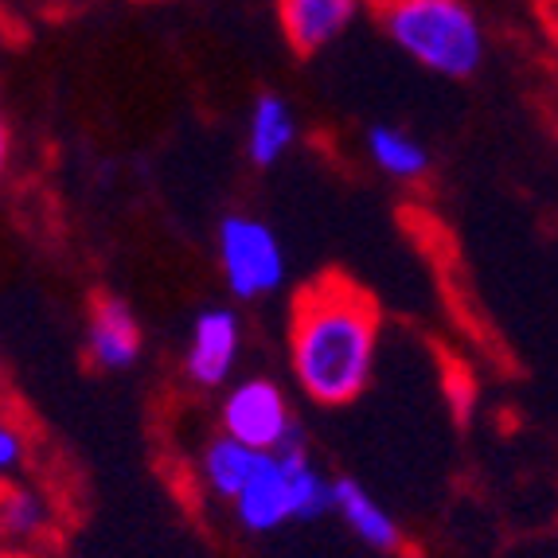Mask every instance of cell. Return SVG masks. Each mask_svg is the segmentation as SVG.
<instances>
[{"label": "cell", "instance_id": "6da1fadb", "mask_svg": "<svg viewBox=\"0 0 558 558\" xmlns=\"http://www.w3.org/2000/svg\"><path fill=\"white\" fill-rule=\"evenodd\" d=\"M379 340V305L344 274H320L289 305V375L320 410L352 407L372 387Z\"/></svg>", "mask_w": 558, "mask_h": 558}, {"label": "cell", "instance_id": "7a4b0ae2", "mask_svg": "<svg viewBox=\"0 0 558 558\" xmlns=\"http://www.w3.org/2000/svg\"><path fill=\"white\" fill-rule=\"evenodd\" d=\"M379 24L410 63L449 83H465L488 59L484 24L465 0H375Z\"/></svg>", "mask_w": 558, "mask_h": 558}, {"label": "cell", "instance_id": "3957f363", "mask_svg": "<svg viewBox=\"0 0 558 558\" xmlns=\"http://www.w3.org/2000/svg\"><path fill=\"white\" fill-rule=\"evenodd\" d=\"M332 512V476L317 465L305 438L266 453L258 476L231 504V515L246 535H270L289 523H313Z\"/></svg>", "mask_w": 558, "mask_h": 558}, {"label": "cell", "instance_id": "277c9868", "mask_svg": "<svg viewBox=\"0 0 558 558\" xmlns=\"http://www.w3.org/2000/svg\"><path fill=\"white\" fill-rule=\"evenodd\" d=\"M215 266L239 305L281 293L289 281V254L281 234L262 215L227 211L215 227Z\"/></svg>", "mask_w": 558, "mask_h": 558}, {"label": "cell", "instance_id": "5b68a950", "mask_svg": "<svg viewBox=\"0 0 558 558\" xmlns=\"http://www.w3.org/2000/svg\"><path fill=\"white\" fill-rule=\"evenodd\" d=\"M215 418H219L223 434L262 449V453H274L301 434L289 391L270 375H246V379L227 383L219 407H215Z\"/></svg>", "mask_w": 558, "mask_h": 558}, {"label": "cell", "instance_id": "8992f818", "mask_svg": "<svg viewBox=\"0 0 558 558\" xmlns=\"http://www.w3.org/2000/svg\"><path fill=\"white\" fill-rule=\"evenodd\" d=\"M242 317L231 305H204L192 317L180 372L196 391H223L242 360Z\"/></svg>", "mask_w": 558, "mask_h": 558}, {"label": "cell", "instance_id": "52a82bcc", "mask_svg": "<svg viewBox=\"0 0 558 558\" xmlns=\"http://www.w3.org/2000/svg\"><path fill=\"white\" fill-rule=\"evenodd\" d=\"M86 360L106 375L130 372L145 355V328L121 293H94L86 313Z\"/></svg>", "mask_w": 558, "mask_h": 558}, {"label": "cell", "instance_id": "ba28073f", "mask_svg": "<svg viewBox=\"0 0 558 558\" xmlns=\"http://www.w3.org/2000/svg\"><path fill=\"white\" fill-rule=\"evenodd\" d=\"M278 4V24L289 51L301 59L320 56L340 36H348L367 0H274Z\"/></svg>", "mask_w": 558, "mask_h": 558}, {"label": "cell", "instance_id": "9c48e42d", "mask_svg": "<svg viewBox=\"0 0 558 558\" xmlns=\"http://www.w3.org/2000/svg\"><path fill=\"white\" fill-rule=\"evenodd\" d=\"M332 512L340 515L348 531L363 547L379 550V555H399L407 547V531L402 523L387 512V504L360 484L355 476H332Z\"/></svg>", "mask_w": 558, "mask_h": 558}, {"label": "cell", "instance_id": "30bf717a", "mask_svg": "<svg viewBox=\"0 0 558 558\" xmlns=\"http://www.w3.org/2000/svg\"><path fill=\"white\" fill-rule=\"evenodd\" d=\"M301 137L298 110L281 98L278 90H262L246 110V130H242V153L258 172H270L293 153Z\"/></svg>", "mask_w": 558, "mask_h": 558}, {"label": "cell", "instance_id": "8fae6325", "mask_svg": "<svg viewBox=\"0 0 558 558\" xmlns=\"http://www.w3.org/2000/svg\"><path fill=\"white\" fill-rule=\"evenodd\" d=\"M262 461H266L262 449L246 446V441L231 438V434L219 429V434H211V438L204 441V449H199L196 481L211 500H223L227 508H231V504L239 500L242 488L258 476Z\"/></svg>", "mask_w": 558, "mask_h": 558}, {"label": "cell", "instance_id": "7c38bea8", "mask_svg": "<svg viewBox=\"0 0 558 558\" xmlns=\"http://www.w3.org/2000/svg\"><path fill=\"white\" fill-rule=\"evenodd\" d=\"M363 157L379 177L395 184H422L434 168V153L426 149V141L391 121H375L363 130Z\"/></svg>", "mask_w": 558, "mask_h": 558}, {"label": "cell", "instance_id": "4fadbf2b", "mask_svg": "<svg viewBox=\"0 0 558 558\" xmlns=\"http://www.w3.org/2000/svg\"><path fill=\"white\" fill-rule=\"evenodd\" d=\"M56 527V504L36 484H0V539L39 543Z\"/></svg>", "mask_w": 558, "mask_h": 558}, {"label": "cell", "instance_id": "5bb4252c", "mask_svg": "<svg viewBox=\"0 0 558 558\" xmlns=\"http://www.w3.org/2000/svg\"><path fill=\"white\" fill-rule=\"evenodd\" d=\"M28 434L16 418L0 414V484L16 481V473L28 465Z\"/></svg>", "mask_w": 558, "mask_h": 558}, {"label": "cell", "instance_id": "9a60e30c", "mask_svg": "<svg viewBox=\"0 0 558 558\" xmlns=\"http://www.w3.org/2000/svg\"><path fill=\"white\" fill-rule=\"evenodd\" d=\"M539 16H543V32H547V44L558 59V0H539Z\"/></svg>", "mask_w": 558, "mask_h": 558}, {"label": "cell", "instance_id": "2e32d148", "mask_svg": "<svg viewBox=\"0 0 558 558\" xmlns=\"http://www.w3.org/2000/svg\"><path fill=\"white\" fill-rule=\"evenodd\" d=\"M9 165H12V125H9V118L0 113V184L9 177Z\"/></svg>", "mask_w": 558, "mask_h": 558}]
</instances>
